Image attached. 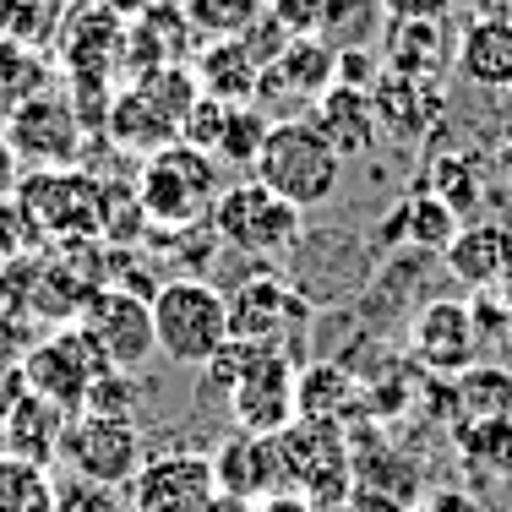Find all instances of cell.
I'll list each match as a JSON object with an SVG mask.
<instances>
[{"mask_svg":"<svg viewBox=\"0 0 512 512\" xmlns=\"http://www.w3.org/2000/svg\"><path fill=\"white\" fill-rule=\"evenodd\" d=\"M153 344L175 365H207L229 344V300L202 273H175L153 289Z\"/></svg>","mask_w":512,"mask_h":512,"instance_id":"cell-1","label":"cell"},{"mask_svg":"<svg viewBox=\"0 0 512 512\" xmlns=\"http://www.w3.org/2000/svg\"><path fill=\"white\" fill-rule=\"evenodd\" d=\"M256 175L273 197H284L289 207H322L338 191V175H344V158L316 137L311 120H273L262 137V153H256Z\"/></svg>","mask_w":512,"mask_h":512,"instance_id":"cell-2","label":"cell"},{"mask_svg":"<svg viewBox=\"0 0 512 512\" xmlns=\"http://www.w3.org/2000/svg\"><path fill=\"white\" fill-rule=\"evenodd\" d=\"M218 191H224L218 158L186 148V142H169L153 158H142L137 202H142L153 229H191L202 213H213Z\"/></svg>","mask_w":512,"mask_h":512,"instance_id":"cell-3","label":"cell"},{"mask_svg":"<svg viewBox=\"0 0 512 512\" xmlns=\"http://www.w3.org/2000/svg\"><path fill=\"white\" fill-rule=\"evenodd\" d=\"M207 224H213V235L224 246H235L246 256H278L300 240V207L273 197L262 180H240V186L218 191Z\"/></svg>","mask_w":512,"mask_h":512,"instance_id":"cell-4","label":"cell"},{"mask_svg":"<svg viewBox=\"0 0 512 512\" xmlns=\"http://www.w3.org/2000/svg\"><path fill=\"white\" fill-rule=\"evenodd\" d=\"M33 229L60 240H99V180L82 169H28L11 191Z\"/></svg>","mask_w":512,"mask_h":512,"instance_id":"cell-5","label":"cell"},{"mask_svg":"<svg viewBox=\"0 0 512 512\" xmlns=\"http://www.w3.org/2000/svg\"><path fill=\"white\" fill-rule=\"evenodd\" d=\"M0 137L11 142L17 164L28 169H77L82 158V115L60 93H39V99L17 104L0 115Z\"/></svg>","mask_w":512,"mask_h":512,"instance_id":"cell-6","label":"cell"},{"mask_svg":"<svg viewBox=\"0 0 512 512\" xmlns=\"http://www.w3.org/2000/svg\"><path fill=\"white\" fill-rule=\"evenodd\" d=\"M60 458L77 480L88 485H131V474L142 469V425L131 420H99V414H71L66 442H60Z\"/></svg>","mask_w":512,"mask_h":512,"instance_id":"cell-7","label":"cell"},{"mask_svg":"<svg viewBox=\"0 0 512 512\" xmlns=\"http://www.w3.org/2000/svg\"><path fill=\"white\" fill-rule=\"evenodd\" d=\"M77 327L93 338V349H99V360L109 371H142L158 349L148 300L131 295V289H115V284H104L99 295L88 300V311L77 316Z\"/></svg>","mask_w":512,"mask_h":512,"instance_id":"cell-8","label":"cell"},{"mask_svg":"<svg viewBox=\"0 0 512 512\" xmlns=\"http://www.w3.org/2000/svg\"><path fill=\"white\" fill-rule=\"evenodd\" d=\"M99 371H109V365L99 360V349H93V338L82 333V327H60L55 338H44V344L28 349V360H22L28 393L50 398V404L66 409V414L82 409V398L99 382Z\"/></svg>","mask_w":512,"mask_h":512,"instance_id":"cell-9","label":"cell"},{"mask_svg":"<svg viewBox=\"0 0 512 512\" xmlns=\"http://www.w3.org/2000/svg\"><path fill=\"white\" fill-rule=\"evenodd\" d=\"M131 512H207L218 496L213 485V458L175 447V453H153L142 458V469L126 485Z\"/></svg>","mask_w":512,"mask_h":512,"instance_id":"cell-10","label":"cell"},{"mask_svg":"<svg viewBox=\"0 0 512 512\" xmlns=\"http://www.w3.org/2000/svg\"><path fill=\"white\" fill-rule=\"evenodd\" d=\"M480 349H485V338H480V327H474L469 300H431V306L414 311L409 355L420 360L431 376L453 382V376H463L474 360H480Z\"/></svg>","mask_w":512,"mask_h":512,"instance_id":"cell-11","label":"cell"},{"mask_svg":"<svg viewBox=\"0 0 512 512\" xmlns=\"http://www.w3.org/2000/svg\"><path fill=\"white\" fill-rule=\"evenodd\" d=\"M295 365H289V349H262L246 376L235 382L229 393V414H235L240 431H256V436H278L289 420H295Z\"/></svg>","mask_w":512,"mask_h":512,"instance_id":"cell-12","label":"cell"},{"mask_svg":"<svg viewBox=\"0 0 512 512\" xmlns=\"http://www.w3.org/2000/svg\"><path fill=\"white\" fill-rule=\"evenodd\" d=\"M224 300H229V338H246V344H262V349H284L289 322L311 316V306L295 295V284H284L278 273L240 278V289Z\"/></svg>","mask_w":512,"mask_h":512,"instance_id":"cell-13","label":"cell"},{"mask_svg":"<svg viewBox=\"0 0 512 512\" xmlns=\"http://www.w3.org/2000/svg\"><path fill=\"white\" fill-rule=\"evenodd\" d=\"M338 77V55L327 50L322 39H289L284 50L262 66V82H256V104L267 109H311L333 88Z\"/></svg>","mask_w":512,"mask_h":512,"instance_id":"cell-14","label":"cell"},{"mask_svg":"<svg viewBox=\"0 0 512 512\" xmlns=\"http://www.w3.org/2000/svg\"><path fill=\"white\" fill-rule=\"evenodd\" d=\"M213 485L218 496L235 502H262V496L284 491V458H278V436H256V431H235L229 442H218L213 453Z\"/></svg>","mask_w":512,"mask_h":512,"instance_id":"cell-15","label":"cell"},{"mask_svg":"<svg viewBox=\"0 0 512 512\" xmlns=\"http://www.w3.org/2000/svg\"><path fill=\"white\" fill-rule=\"evenodd\" d=\"M371 109H376V126L398 142H420L431 137V126L442 120L447 93L436 77H409V71H387L371 82Z\"/></svg>","mask_w":512,"mask_h":512,"instance_id":"cell-16","label":"cell"},{"mask_svg":"<svg viewBox=\"0 0 512 512\" xmlns=\"http://www.w3.org/2000/svg\"><path fill=\"white\" fill-rule=\"evenodd\" d=\"M306 120H311L316 137H322L338 158H371L376 137H382L376 109H371V93H365V88H344V82H333V88L311 104Z\"/></svg>","mask_w":512,"mask_h":512,"instance_id":"cell-17","label":"cell"},{"mask_svg":"<svg viewBox=\"0 0 512 512\" xmlns=\"http://www.w3.org/2000/svg\"><path fill=\"white\" fill-rule=\"evenodd\" d=\"M442 262L469 295H485V289L502 284L507 267H512V229L491 224V218H469L453 235V246L442 251Z\"/></svg>","mask_w":512,"mask_h":512,"instance_id":"cell-18","label":"cell"},{"mask_svg":"<svg viewBox=\"0 0 512 512\" xmlns=\"http://www.w3.org/2000/svg\"><path fill=\"white\" fill-rule=\"evenodd\" d=\"M66 425H71L66 409H55L50 398L22 387V393L11 398L6 420H0V442H6L11 458H28V463H39V469H50L60 458V442H66Z\"/></svg>","mask_w":512,"mask_h":512,"instance_id":"cell-19","label":"cell"},{"mask_svg":"<svg viewBox=\"0 0 512 512\" xmlns=\"http://www.w3.org/2000/svg\"><path fill=\"white\" fill-rule=\"evenodd\" d=\"M191 77H197L202 99L218 104H256V82H262V60L246 39H213L207 50L191 55Z\"/></svg>","mask_w":512,"mask_h":512,"instance_id":"cell-20","label":"cell"},{"mask_svg":"<svg viewBox=\"0 0 512 512\" xmlns=\"http://www.w3.org/2000/svg\"><path fill=\"white\" fill-rule=\"evenodd\" d=\"M453 66L474 88H512V22L507 17H469L453 44Z\"/></svg>","mask_w":512,"mask_h":512,"instance_id":"cell-21","label":"cell"},{"mask_svg":"<svg viewBox=\"0 0 512 512\" xmlns=\"http://www.w3.org/2000/svg\"><path fill=\"white\" fill-rule=\"evenodd\" d=\"M463 229V218L447 207L436 191H425V186H414L404 202L387 213V224H382V235L387 240H398V246H409V251H436L442 256L447 246H453V235Z\"/></svg>","mask_w":512,"mask_h":512,"instance_id":"cell-22","label":"cell"},{"mask_svg":"<svg viewBox=\"0 0 512 512\" xmlns=\"http://www.w3.org/2000/svg\"><path fill=\"white\" fill-rule=\"evenodd\" d=\"M109 137H115L120 148L153 158L158 148L180 142V120H175V115H164V109H158L148 93H142L137 82H131L126 93H115V99H109Z\"/></svg>","mask_w":512,"mask_h":512,"instance_id":"cell-23","label":"cell"},{"mask_svg":"<svg viewBox=\"0 0 512 512\" xmlns=\"http://www.w3.org/2000/svg\"><path fill=\"white\" fill-rule=\"evenodd\" d=\"M66 28V55H71V82H99L104 66L120 55V17L104 6L71 11Z\"/></svg>","mask_w":512,"mask_h":512,"instance_id":"cell-24","label":"cell"},{"mask_svg":"<svg viewBox=\"0 0 512 512\" xmlns=\"http://www.w3.org/2000/svg\"><path fill=\"white\" fill-rule=\"evenodd\" d=\"M447 60V28L442 22H409L387 17L382 28V66L409 71V77H436V66Z\"/></svg>","mask_w":512,"mask_h":512,"instance_id":"cell-25","label":"cell"},{"mask_svg":"<svg viewBox=\"0 0 512 512\" xmlns=\"http://www.w3.org/2000/svg\"><path fill=\"white\" fill-rule=\"evenodd\" d=\"M382 28H387L382 0H327L322 22H316V39L333 55H349V50H371L382 39Z\"/></svg>","mask_w":512,"mask_h":512,"instance_id":"cell-26","label":"cell"},{"mask_svg":"<svg viewBox=\"0 0 512 512\" xmlns=\"http://www.w3.org/2000/svg\"><path fill=\"white\" fill-rule=\"evenodd\" d=\"M453 409L463 420H507L512 414V371L507 365L474 360L463 376H453Z\"/></svg>","mask_w":512,"mask_h":512,"instance_id":"cell-27","label":"cell"},{"mask_svg":"<svg viewBox=\"0 0 512 512\" xmlns=\"http://www.w3.org/2000/svg\"><path fill=\"white\" fill-rule=\"evenodd\" d=\"M360 387L344 365H311V371L295 376V409L311 414V420H344L355 409Z\"/></svg>","mask_w":512,"mask_h":512,"instance_id":"cell-28","label":"cell"},{"mask_svg":"<svg viewBox=\"0 0 512 512\" xmlns=\"http://www.w3.org/2000/svg\"><path fill=\"white\" fill-rule=\"evenodd\" d=\"M39 93H50V66H44V55L28 50V44L0 39V115L28 104V99H39Z\"/></svg>","mask_w":512,"mask_h":512,"instance_id":"cell-29","label":"cell"},{"mask_svg":"<svg viewBox=\"0 0 512 512\" xmlns=\"http://www.w3.org/2000/svg\"><path fill=\"white\" fill-rule=\"evenodd\" d=\"M0 512H55V480L50 469L28 458L0 453Z\"/></svg>","mask_w":512,"mask_h":512,"instance_id":"cell-30","label":"cell"},{"mask_svg":"<svg viewBox=\"0 0 512 512\" xmlns=\"http://www.w3.org/2000/svg\"><path fill=\"white\" fill-rule=\"evenodd\" d=\"M148 213L137 202V186H109L99 180V240H109V251H126L148 235Z\"/></svg>","mask_w":512,"mask_h":512,"instance_id":"cell-31","label":"cell"},{"mask_svg":"<svg viewBox=\"0 0 512 512\" xmlns=\"http://www.w3.org/2000/svg\"><path fill=\"white\" fill-rule=\"evenodd\" d=\"M142 376L137 371H99V382L88 387V398H82L77 414H99V420H131L137 425L142 414Z\"/></svg>","mask_w":512,"mask_h":512,"instance_id":"cell-32","label":"cell"},{"mask_svg":"<svg viewBox=\"0 0 512 512\" xmlns=\"http://www.w3.org/2000/svg\"><path fill=\"white\" fill-rule=\"evenodd\" d=\"M175 6L191 22V33H213V39H240L262 17L256 0H175Z\"/></svg>","mask_w":512,"mask_h":512,"instance_id":"cell-33","label":"cell"},{"mask_svg":"<svg viewBox=\"0 0 512 512\" xmlns=\"http://www.w3.org/2000/svg\"><path fill=\"white\" fill-rule=\"evenodd\" d=\"M267 126H273V120H267L256 104H229V115H224V131H218V148H213V158H224V164H256V153H262Z\"/></svg>","mask_w":512,"mask_h":512,"instance_id":"cell-34","label":"cell"},{"mask_svg":"<svg viewBox=\"0 0 512 512\" xmlns=\"http://www.w3.org/2000/svg\"><path fill=\"white\" fill-rule=\"evenodd\" d=\"M458 447L480 463V469L512 474V414L507 420H463L458 425Z\"/></svg>","mask_w":512,"mask_h":512,"instance_id":"cell-35","label":"cell"},{"mask_svg":"<svg viewBox=\"0 0 512 512\" xmlns=\"http://www.w3.org/2000/svg\"><path fill=\"white\" fill-rule=\"evenodd\" d=\"M425 191H436V197H442L463 218V213H474V207H480V169H474L469 158H436Z\"/></svg>","mask_w":512,"mask_h":512,"instance_id":"cell-36","label":"cell"},{"mask_svg":"<svg viewBox=\"0 0 512 512\" xmlns=\"http://www.w3.org/2000/svg\"><path fill=\"white\" fill-rule=\"evenodd\" d=\"M256 355H262V344H246V338H229V344H224L213 360L202 365V371H207V387H213L218 398H229V393H235V382L246 376V365H251Z\"/></svg>","mask_w":512,"mask_h":512,"instance_id":"cell-37","label":"cell"},{"mask_svg":"<svg viewBox=\"0 0 512 512\" xmlns=\"http://www.w3.org/2000/svg\"><path fill=\"white\" fill-rule=\"evenodd\" d=\"M55 512H131V502H120L109 485L66 480V485H55Z\"/></svg>","mask_w":512,"mask_h":512,"instance_id":"cell-38","label":"cell"},{"mask_svg":"<svg viewBox=\"0 0 512 512\" xmlns=\"http://www.w3.org/2000/svg\"><path fill=\"white\" fill-rule=\"evenodd\" d=\"M322 6H327V0H267V17H273L289 39H316Z\"/></svg>","mask_w":512,"mask_h":512,"instance_id":"cell-39","label":"cell"},{"mask_svg":"<svg viewBox=\"0 0 512 512\" xmlns=\"http://www.w3.org/2000/svg\"><path fill=\"white\" fill-rule=\"evenodd\" d=\"M458 0H382L387 17H409V22H442L453 17Z\"/></svg>","mask_w":512,"mask_h":512,"instance_id":"cell-40","label":"cell"},{"mask_svg":"<svg viewBox=\"0 0 512 512\" xmlns=\"http://www.w3.org/2000/svg\"><path fill=\"white\" fill-rule=\"evenodd\" d=\"M414 512H485V502L474 491H458V485H442V491L420 496V507Z\"/></svg>","mask_w":512,"mask_h":512,"instance_id":"cell-41","label":"cell"},{"mask_svg":"<svg viewBox=\"0 0 512 512\" xmlns=\"http://www.w3.org/2000/svg\"><path fill=\"white\" fill-rule=\"evenodd\" d=\"M338 512H409V507L393 502V496H382V491H365V485H355V491H349V502L338 507Z\"/></svg>","mask_w":512,"mask_h":512,"instance_id":"cell-42","label":"cell"},{"mask_svg":"<svg viewBox=\"0 0 512 512\" xmlns=\"http://www.w3.org/2000/svg\"><path fill=\"white\" fill-rule=\"evenodd\" d=\"M17 180H22V164H17V153H11V142L0 137V202H11Z\"/></svg>","mask_w":512,"mask_h":512,"instance_id":"cell-43","label":"cell"},{"mask_svg":"<svg viewBox=\"0 0 512 512\" xmlns=\"http://www.w3.org/2000/svg\"><path fill=\"white\" fill-rule=\"evenodd\" d=\"M251 512H316L306 496H295V491H273V496H262Z\"/></svg>","mask_w":512,"mask_h":512,"instance_id":"cell-44","label":"cell"},{"mask_svg":"<svg viewBox=\"0 0 512 512\" xmlns=\"http://www.w3.org/2000/svg\"><path fill=\"white\" fill-rule=\"evenodd\" d=\"M496 295H502V306H507V316H512V267H507L502 284H496Z\"/></svg>","mask_w":512,"mask_h":512,"instance_id":"cell-45","label":"cell"},{"mask_svg":"<svg viewBox=\"0 0 512 512\" xmlns=\"http://www.w3.org/2000/svg\"><path fill=\"white\" fill-rule=\"evenodd\" d=\"M507 164H512V137H507Z\"/></svg>","mask_w":512,"mask_h":512,"instance_id":"cell-46","label":"cell"}]
</instances>
